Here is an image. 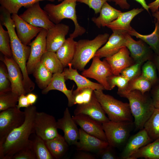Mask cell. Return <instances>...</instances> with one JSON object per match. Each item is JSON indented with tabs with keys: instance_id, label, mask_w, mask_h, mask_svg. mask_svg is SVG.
Here are the masks:
<instances>
[{
	"instance_id": "6da1fadb",
	"label": "cell",
	"mask_w": 159,
	"mask_h": 159,
	"mask_svg": "<svg viewBox=\"0 0 159 159\" xmlns=\"http://www.w3.org/2000/svg\"><path fill=\"white\" fill-rule=\"evenodd\" d=\"M25 119L23 124L13 130L8 135L5 141L0 143V158L12 159L18 151L30 142L31 134L35 132L34 122L36 107L32 105L24 110Z\"/></svg>"
},
{
	"instance_id": "7a4b0ae2",
	"label": "cell",
	"mask_w": 159,
	"mask_h": 159,
	"mask_svg": "<svg viewBox=\"0 0 159 159\" xmlns=\"http://www.w3.org/2000/svg\"><path fill=\"white\" fill-rule=\"evenodd\" d=\"M4 25L9 35L12 57L22 72L24 87L26 91L31 90L35 86L34 83L29 76L26 69V64L30 55L31 47L23 44L19 39L15 32V24L12 20L6 21Z\"/></svg>"
},
{
	"instance_id": "3957f363",
	"label": "cell",
	"mask_w": 159,
	"mask_h": 159,
	"mask_svg": "<svg viewBox=\"0 0 159 159\" xmlns=\"http://www.w3.org/2000/svg\"><path fill=\"white\" fill-rule=\"evenodd\" d=\"M121 97L128 100L136 129L140 130L143 129L145 124L155 108L151 97L137 90L132 91Z\"/></svg>"
},
{
	"instance_id": "277c9868",
	"label": "cell",
	"mask_w": 159,
	"mask_h": 159,
	"mask_svg": "<svg viewBox=\"0 0 159 159\" xmlns=\"http://www.w3.org/2000/svg\"><path fill=\"white\" fill-rule=\"evenodd\" d=\"M77 0H64L57 5L48 4L44 7L50 20L54 24L59 23L64 19L71 20L74 25L73 32L69 37L73 39L80 36L86 32V29L79 24L76 14Z\"/></svg>"
},
{
	"instance_id": "5b68a950",
	"label": "cell",
	"mask_w": 159,
	"mask_h": 159,
	"mask_svg": "<svg viewBox=\"0 0 159 159\" xmlns=\"http://www.w3.org/2000/svg\"><path fill=\"white\" fill-rule=\"evenodd\" d=\"M109 37L108 34L105 33L98 34L92 40L81 39L77 42L75 55L71 63L72 67L83 71L87 64L107 42Z\"/></svg>"
},
{
	"instance_id": "8992f818",
	"label": "cell",
	"mask_w": 159,
	"mask_h": 159,
	"mask_svg": "<svg viewBox=\"0 0 159 159\" xmlns=\"http://www.w3.org/2000/svg\"><path fill=\"white\" fill-rule=\"evenodd\" d=\"M102 90H94L95 96L110 121L133 122L129 103L123 102Z\"/></svg>"
},
{
	"instance_id": "52a82bcc",
	"label": "cell",
	"mask_w": 159,
	"mask_h": 159,
	"mask_svg": "<svg viewBox=\"0 0 159 159\" xmlns=\"http://www.w3.org/2000/svg\"><path fill=\"white\" fill-rule=\"evenodd\" d=\"M134 123L131 121L109 122L102 123L107 141L113 148L121 147L129 138Z\"/></svg>"
},
{
	"instance_id": "ba28073f",
	"label": "cell",
	"mask_w": 159,
	"mask_h": 159,
	"mask_svg": "<svg viewBox=\"0 0 159 159\" xmlns=\"http://www.w3.org/2000/svg\"><path fill=\"white\" fill-rule=\"evenodd\" d=\"M25 119L24 111L16 106L2 111L0 113V143H3L9 133L19 127Z\"/></svg>"
},
{
	"instance_id": "9c48e42d",
	"label": "cell",
	"mask_w": 159,
	"mask_h": 159,
	"mask_svg": "<svg viewBox=\"0 0 159 159\" xmlns=\"http://www.w3.org/2000/svg\"><path fill=\"white\" fill-rule=\"evenodd\" d=\"M34 127L36 135L44 141L53 139L59 134L55 117L44 112H37Z\"/></svg>"
},
{
	"instance_id": "30bf717a",
	"label": "cell",
	"mask_w": 159,
	"mask_h": 159,
	"mask_svg": "<svg viewBox=\"0 0 159 159\" xmlns=\"http://www.w3.org/2000/svg\"><path fill=\"white\" fill-rule=\"evenodd\" d=\"M99 57L94 56L89 68L84 69L82 75L86 77L92 78L97 80L107 90H111L107 81V78L113 75L111 67L104 59L101 61Z\"/></svg>"
},
{
	"instance_id": "8fae6325",
	"label": "cell",
	"mask_w": 159,
	"mask_h": 159,
	"mask_svg": "<svg viewBox=\"0 0 159 159\" xmlns=\"http://www.w3.org/2000/svg\"><path fill=\"white\" fill-rule=\"evenodd\" d=\"M39 2L29 5L20 17L29 24L48 30L55 24L49 19L46 11L40 7Z\"/></svg>"
},
{
	"instance_id": "7c38bea8",
	"label": "cell",
	"mask_w": 159,
	"mask_h": 159,
	"mask_svg": "<svg viewBox=\"0 0 159 159\" xmlns=\"http://www.w3.org/2000/svg\"><path fill=\"white\" fill-rule=\"evenodd\" d=\"M47 30L43 28L35 39L29 45L31 47L30 55L26 64L28 74L33 73L42 57L47 51L46 36Z\"/></svg>"
},
{
	"instance_id": "4fadbf2b",
	"label": "cell",
	"mask_w": 159,
	"mask_h": 159,
	"mask_svg": "<svg viewBox=\"0 0 159 159\" xmlns=\"http://www.w3.org/2000/svg\"><path fill=\"white\" fill-rule=\"evenodd\" d=\"M125 46L129 50L130 56L135 63L143 64L150 60L152 56L151 48L141 39L136 41L128 33L125 32Z\"/></svg>"
},
{
	"instance_id": "5bb4252c",
	"label": "cell",
	"mask_w": 159,
	"mask_h": 159,
	"mask_svg": "<svg viewBox=\"0 0 159 159\" xmlns=\"http://www.w3.org/2000/svg\"><path fill=\"white\" fill-rule=\"evenodd\" d=\"M1 61L5 65L8 72L12 92L20 96L26 93L24 88L21 70L12 57L4 56Z\"/></svg>"
},
{
	"instance_id": "9a60e30c",
	"label": "cell",
	"mask_w": 159,
	"mask_h": 159,
	"mask_svg": "<svg viewBox=\"0 0 159 159\" xmlns=\"http://www.w3.org/2000/svg\"><path fill=\"white\" fill-rule=\"evenodd\" d=\"M57 126L58 129L63 131L64 137L69 145H76L79 138V130L68 108L65 109L63 117L57 121Z\"/></svg>"
},
{
	"instance_id": "2e32d148",
	"label": "cell",
	"mask_w": 159,
	"mask_h": 159,
	"mask_svg": "<svg viewBox=\"0 0 159 159\" xmlns=\"http://www.w3.org/2000/svg\"><path fill=\"white\" fill-rule=\"evenodd\" d=\"M112 31L113 32L107 41L97 51L94 56L100 58L109 57L125 46L126 40L125 32L115 30Z\"/></svg>"
},
{
	"instance_id": "e0dca14e",
	"label": "cell",
	"mask_w": 159,
	"mask_h": 159,
	"mask_svg": "<svg viewBox=\"0 0 159 159\" xmlns=\"http://www.w3.org/2000/svg\"><path fill=\"white\" fill-rule=\"evenodd\" d=\"M69 29L68 25L59 23L48 29L46 36L47 51L56 52L65 42Z\"/></svg>"
},
{
	"instance_id": "ac0fdd59",
	"label": "cell",
	"mask_w": 159,
	"mask_h": 159,
	"mask_svg": "<svg viewBox=\"0 0 159 159\" xmlns=\"http://www.w3.org/2000/svg\"><path fill=\"white\" fill-rule=\"evenodd\" d=\"M74 114V115L79 114L86 115L102 124L110 120L96 99L94 92L90 102L85 104L77 105Z\"/></svg>"
},
{
	"instance_id": "d6986e66",
	"label": "cell",
	"mask_w": 159,
	"mask_h": 159,
	"mask_svg": "<svg viewBox=\"0 0 159 159\" xmlns=\"http://www.w3.org/2000/svg\"><path fill=\"white\" fill-rule=\"evenodd\" d=\"M11 18L15 24L17 36L21 42L25 45H29L32 40L37 36L43 29L29 24L17 14H12Z\"/></svg>"
},
{
	"instance_id": "ffe728a7",
	"label": "cell",
	"mask_w": 159,
	"mask_h": 159,
	"mask_svg": "<svg viewBox=\"0 0 159 159\" xmlns=\"http://www.w3.org/2000/svg\"><path fill=\"white\" fill-rule=\"evenodd\" d=\"M72 117L76 124L86 133L107 141L102 123L85 114L75 115Z\"/></svg>"
},
{
	"instance_id": "44dd1931",
	"label": "cell",
	"mask_w": 159,
	"mask_h": 159,
	"mask_svg": "<svg viewBox=\"0 0 159 159\" xmlns=\"http://www.w3.org/2000/svg\"><path fill=\"white\" fill-rule=\"evenodd\" d=\"M153 140L143 128L128 138L121 154L120 158L128 159L130 157L140 148Z\"/></svg>"
},
{
	"instance_id": "7402d4cb",
	"label": "cell",
	"mask_w": 159,
	"mask_h": 159,
	"mask_svg": "<svg viewBox=\"0 0 159 159\" xmlns=\"http://www.w3.org/2000/svg\"><path fill=\"white\" fill-rule=\"evenodd\" d=\"M130 54L129 50L125 46L112 56L105 58L110 65L113 75H120L123 69L134 64Z\"/></svg>"
},
{
	"instance_id": "603a6c76",
	"label": "cell",
	"mask_w": 159,
	"mask_h": 159,
	"mask_svg": "<svg viewBox=\"0 0 159 159\" xmlns=\"http://www.w3.org/2000/svg\"><path fill=\"white\" fill-rule=\"evenodd\" d=\"M79 130V138L76 145L78 150L97 152L109 145L107 141L88 134L81 128Z\"/></svg>"
},
{
	"instance_id": "cb8c5ba5",
	"label": "cell",
	"mask_w": 159,
	"mask_h": 159,
	"mask_svg": "<svg viewBox=\"0 0 159 159\" xmlns=\"http://www.w3.org/2000/svg\"><path fill=\"white\" fill-rule=\"evenodd\" d=\"M77 70L72 67L70 63L69 65L68 68H64L63 72L65 80H72L75 83L77 86L76 90L86 87L91 88L94 90H105L101 85L91 81L86 77L80 74Z\"/></svg>"
},
{
	"instance_id": "d4e9b609",
	"label": "cell",
	"mask_w": 159,
	"mask_h": 159,
	"mask_svg": "<svg viewBox=\"0 0 159 159\" xmlns=\"http://www.w3.org/2000/svg\"><path fill=\"white\" fill-rule=\"evenodd\" d=\"M144 10L142 8H134L127 12H122L117 19L107 27L112 31L118 30L128 33L133 29L130 25L131 21L135 16Z\"/></svg>"
},
{
	"instance_id": "484cf974",
	"label": "cell",
	"mask_w": 159,
	"mask_h": 159,
	"mask_svg": "<svg viewBox=\"0 0 159 159\" xmlns=\"http://www.w3.org/2000/svg\"><path fill=\"white\" fill-rule=\"evenodd\" d=\"M65 80L63 72L53 74L50 83L46 88L42 90V93L45 95L51 90L59 91L66 95L68 100V105L70 107L74 105L72 94L74 86L71 90L68 89L65 84Z\"/></svg>"
},
{
	"instance_id": "4316f807",
	"label": "cell",
	"mask_w": 159,
	"mask_h": 159,
	"mask_svg": "<svg viewBox=\"0 0 159 159\" xmlns=\"http://www.w3.org/2000/svg\"><path fill=\"white\" fill-rule=\"evenodd\" d=\"M121 12L120 10L115 9L106 2L102 6L99 16L93 17L91 20L98 28L107 26L117 19Z\"/></svg>"
},
{
	"instance_id": "83f0119b",
	"label": "cell",
	"mask_w": 159,
	"mask_h": 159,
	"mask_svg": "<svg viewBox=\"0 0 159 159\" xmlns=\"http://www.w3.org/2000/svg\"><path fill=\"white\" fill-rule=\"evenodd\" d=\"M77 42L69 37L56 52V54L64 67H68L74 58Z\"/></svg>"
},
{
	"instance_id": "f1b7e54d",
	"label": "cell",
	"mask_w": 159,
	"mask_h": 159,
	"mask_svg": "<svg viewBox=\"0 0 159 159\" xmlns=\"http://www.w3.org/2000/svg\"><path fill=\"white\" fill-rule=\"evenodd\" d=\"M44 141L54 158H60L68 150L69 144L64 137L59 134L53 139Z\"/></svg>"
},
{
	"instance_id": "f546056e",
	"label": "cell",
	"mask_w": 159,
	"mask_h": 159,
	"mask_svg": "<svg viewBox=\"0 0 159 159\" xmlns=\"http://www.w3.org/2000/svg\"><path fill=\"white\" fill-rule=\"evenodd\" d=\"M140 158L159 159V138L140 148L131 155L128 159Z\"/></svg>"
},
{
	"instance_id": "4dcf8cb0",
	"label": "cell",
	"mask_w": 159,
	"mask_h": 159,
	"mask_svg": "<svg viewBox=\"0 0 159 159\" xmlns=\"http://www.w3.org/2000/svg\"><path fill=\"white\" fill-rule=\"evenodd\" d=\"M128 34L144 42L150 46L156 55L159 54V23L158 21H157L155 23L154 31L149 34H141L134 29Z\"/></svg>"
},
{
	"instance_id": "1f68e13d",
	"label": "cell",
	"mask_w": 159,
	"mask_h": 159,
	"mask_svg": "<svg viewBox=\"0 0 159 159\" xmlns=\"http://www.w3.org/2000/svg\"><path fill=\"white\" fill-rule=\"evenodd\" d=\"M40 62L53 74L62 73L64 68L55 52L46 51L42 57Z\"/></svg>"
},
{
	"instance_id": "d6a6232c",
	"label": "cell",
	"mask_w": 159,
	"mask_h": 159,
	"mask_svg": "<svg viewBox=\"0 0 159 159\" xmlns=\"http://www.w3.org/2000/svg\"><path fill=\"white\" fill-rule=\"evenodd\" d=\"M152 85L150 82L140 74L130 80L125 90L117 94L121 96L134 90L139 91L144 94L150 90Z\"/></svg>"
},
{
	"instance_id": "836d02e7",
	"label": "cell",
	"mask_w": 159,
	"mask_h": 159,
	"mask_svg": "<svg viewBox=\"0 0 159 159\" xmlns=\"http://www.w3.org/2000/svg\"><path fill=\"white\" fill-rule=\"evenodd\" d=\"M32 74L38 86L42 90L46 88L49 84L53 74L41 62L37 65Z\"/></svg>"
},
{
	"instance_id": "e575fe53",
	"label": "cell",
	"mask_w": 159,
	"mask_h": 159,
	"mask_svg": "<svg viewBox=\"0 0 159 159\" xmlns=\"http://www.w3.org/2000/svg\"><path fill=\"white\" fill-rule=\"evenodd\" d=\"M144 128L153 141L159 138V108H155L145 124Z\"/></svg>"
},
{
	"instance_id": "d590c367",
	"label": "cell",
	"mask_w": 159,
	"mask_h": 159,
	"mask_svg": "<svg viewBox=\"0 0 159 159\" xmlns=\"http://www.w3.org/2000/svg\"><path fill=\"white\" fill-rule=\"evenodd\" d=\"M44 1L52 2L55 0H0V4L10 14H17L22 7H26L36 2Z\"/></svg>"
},
{
	"instance_id": "8d00e7d4",
	"label": "cell",
	"mask_w": 159,
	"mask_h": 159,
	"mask_svg": "<svg viewBox=\"0 0 159 159\" xmlns=\"http://www.w3.org/2000/svg\"><path fill=\"white\" fill-rule=\"evenodd\" d=\"M33 149L36 159H53L52 156L47 147L45 141L37 135L32 141Z\"/></svg>"
},
{
	"instance_id": "74e56055",
	"label": "cell",
	"mask_w": 159,
	"mask_h": 159,
	"mask_svg": "<svg viewBox=\"0 0 159 159\" xmlns=\"http://www.w3.org/2000/svg\"><path fill=\"white\" fill-rule=\"evenodd\" d=\"M19 96L11 90L0 93V111L16 107Z\"/></svg>"
},
{
	"instance_id": "f35d334b",
	"label": "cell",
	"mask_w": 159,
	"mask_h": 159,
	"mask_svg": "<svg viewBox=\"0 0 159 159\" xmlns=\"http://www.w3.org/2000/svg\"><path fill=\"white\" fill-rule=\"evenodd\" d=\"M94 90L88 87L73 91L74 105H81L88 102L91 100Z\"/></svg>"
},
{
	"instance_id": "ab89813d",
	"label": "cell",
	"mask_w": 159,
	"mask_h": 159,
	"mask_svg": "<svg viewBox=\"0 0 159 159\" xmlns=\"http://www.w3.org/2000/svg\"><path fill=\"white\" fill-rule=\"evenodd\" d=\"M0 51L4 56L12 57L10 39L8 31H6L0 23Z\"/></svg>"
},
{
	"instance_id": "60d3db41",
	"label": "cell",
	"mask_w": 159,
	"mask_h": 159,
	"mask_svg": "<svg viewBox=\"0 0 159 159\" xmlns=\"http://www.w3.org/2000/svg\"><path fill=\"white\" fill-rule=\"evenodd\" d=\"M156 66L150 60L146 61L142 66L141 75L150 82L152 85L158 80Z\"/></svg>"
},
{
	"instance_id": "b9f144b4",
	"label": "cell",
	"mask_w": 159,
	"mask_h": 159,
	"mask_svg": "<svg viewBox=\"0 0 159 159\" xmlns=\"http://www.w3.org/2000/svg\"><path fill=\"white\" fill-rule=\"evenodd\" d=\"M107 81L111 90L115 86L118 87V93L125 90L129 81L120 74L118 75H112L110 76L107 78Z\"/></svg>"
},
{
	"instance_id": "7bdbcfd3",
	"label": "cell",
	"mask_w": 159,
	"mask_h": 159,
	"mask_svg": "<svg viewBox=\"0 0 159 159\" xmlns=\"http://www.w3.org/2000/svg\"><path fill=\"white\" fill-rule=\"evenodd\" d=\"M12 159H36L32 141L14 154Z\"/></svg>"
},
{
	"instance_id": "ee69618b",
	"label": "cell",
	"mask_w": 159,
	"mask_h": 159,
	"mask_svg": "<svg viewBox=\"0 0 159 159\" xmlns=\"http://www.w3.org/2000/svg\"><path fill=\"white\" fill-rule=\"evenodd\" d=\"M5 65L1 64L0 66V93L11 90L7 70Z\"/></svg>"
},
{
	"instance_id": "f6af8a7d",
	"label": "cell",
	"mask_w": 159,
	"mask_h": 159,
	"mask_svg": "<svg viewBox=\"0 0 159 159\" xmlns=\"http://www.w3.org/2000/svg\"><path fill=\"white\" fill-rule=\"evenodd\" d=\"M142 64L140 63H135L123 69L120 74L130 81L141 74V66Z\"/></svg>"
},
{
	"instance_id": "bcb514c9",
	"label": "cell",
	"mask_w": 159,
	"mask_h": 159,
	"mask_svg": "<svg viewBox=\"0 0 159 159\" xmlns=\"http://www.w3.org/2000/svg\"><path fill=\"white\" fill-rule=\"evenodd\" d=\"M110 2L111 0H77V2L84 3L92 9L95 13H99L104 4L106 2Z\"/></svg>"
},
{
	"instance_id": "7dc6e473",
	"label": "cell",
	"mask_w": 159,
	"mask_h": 159,
	"mask_svg": "<svg viewBox=\"0 0 159 159\" xmlns=\"http://www.w3.org/2000/svg\"><path fill=\"white\" fill-rule=\"evenodd\" d=\"M113 147L109 145L97 152L98 157L102 159H117L119 158L115 153Z\"/></svg>"
},
{
	"instance_id": "c3c4849f",
	"label": "cell",
	"mask_w": 159,
	"mask_h": 159,
	"mask_svg": "<svg viewBox=\"0 0 159 159\" xmlns=\"http://www.w3.org/2000/svg\"><path fill=\"white\" fill-rule=\"evenodd\" d=\"M140 3L144 9L149 12V8L145 0H135ZM111 1L115 3L116 5H118L122 9H129L130 5L127 1V0H111Z\"/></svg>"
},
{
	"instance_id": "681fc988",
	"label": "cell",
	"mask_w": 159,
	"mask_h": 159,
	"mask_svg": "<svg viewBox=\"0 0 159 159\" xmlns=\"http://www.w3.org/2000/svg\"><path fill=\"white\" fill-rule=\"evenodd\" d=\"M31 105L29 103L27 97L25 94H21L19 97L17 107L19 109L21 107H28Z\"/></svg>"
},
{
	"instance_id": "f907efd6",
	"label": "cell",
	"mask_w": 159,
	"mask_h": 159,
	"mask_svg": "<svg viewBox=\"0 0 159 159\" xmlns=\"http://www.w3.org/2000/svg\"><path fill=\"white\" fill-rule=\"evenodd\" d=\"M151 98L155 108H159V86L153 91Z\"/></svg>"
},
{
	"instance_id": "816d5d0a",
	"label": "cell",
	"mask_w": 159,
	"mask_h": 159,
	"mask_svg": "<svg viewBox=\"0 0 159 159\" xmlns=\"http://www.w3.org/2000/svg\"><path fill=\"white\" fill-rule=\"evenodd\" d=\"M75 159H95V157L93 155L86 152H80L75 155Z\"/></svg>"
},
{
	"instance_id": "f5cc1de1",
	"label": "cell",
	"mask_w": 159,
	"mask_h": 159,
	"mask_svg": "<svg viewBox=\"0 0 159 159\" xmlns=\"http://www.w3.org/2000/svg\"><path fill=\"white\" fill-rule=\"evenodd\" d=\"M28 102L30 105H32L36 102L38 96L34 93L29 92L26 95Z\"/></svg>"
},
{
	"instance_id": "db71d44e",
	"label": "cell",
	"mask_w": 159,
	"mask_h": 159,
	"mask_svg": "<svg viewBox=\"0 0 159 159\" xmlns=\"http://www.w3.org/2000/svg\"><path fill=\"white\" fill-rule=\"evenodd\" d=\"M149 9L153 13L158 10L159 8V0H155L148 5Z\"/></svg>"
},
{
	"instance_id": "11a10c76",
	"label": "cell",
	"mask_w": 159,
	"mask_h": 159,
	"mask_svg": "<svg viewBox=\"0 0 159 159\" xmlns=\"http://www.w3.org/2000/svg\"><path fill=\"white\" fill-rule=\"evenodd\" d=\"M152 15L157 19V21L159 23V8L158 10L153 13Z\"/></svg>"
},
{
	"instance_id": "9f6ffc18",
	"label": "cell",
	"mask_w": 159,
	"mask_h": 159,
	"mask_svg": "<svg viewBox=\"0 0 159 159\" xmlns=\"http://www.w3.org/2000/svg\"><path fill=\"white\" fill-rule=\"evenodd\" d=\"M155 64L159 72V54L156 55L155 58Z\"/></svg>"
},
{
	"instance_id": "6f0895ef",
	"label": "cell",
	"mask_w": 159,
	"mask_h": 159,
	"mask_svg": "<svg viewBox=\"0 0 159 159\" xmlns=\"http://www.w3.org/2000/svg\"><path fill=\"white\" fill-rule=\"evenodd\" d=\"M64 0H57V1H63Z\"/></svg>"
}]
</instances>
